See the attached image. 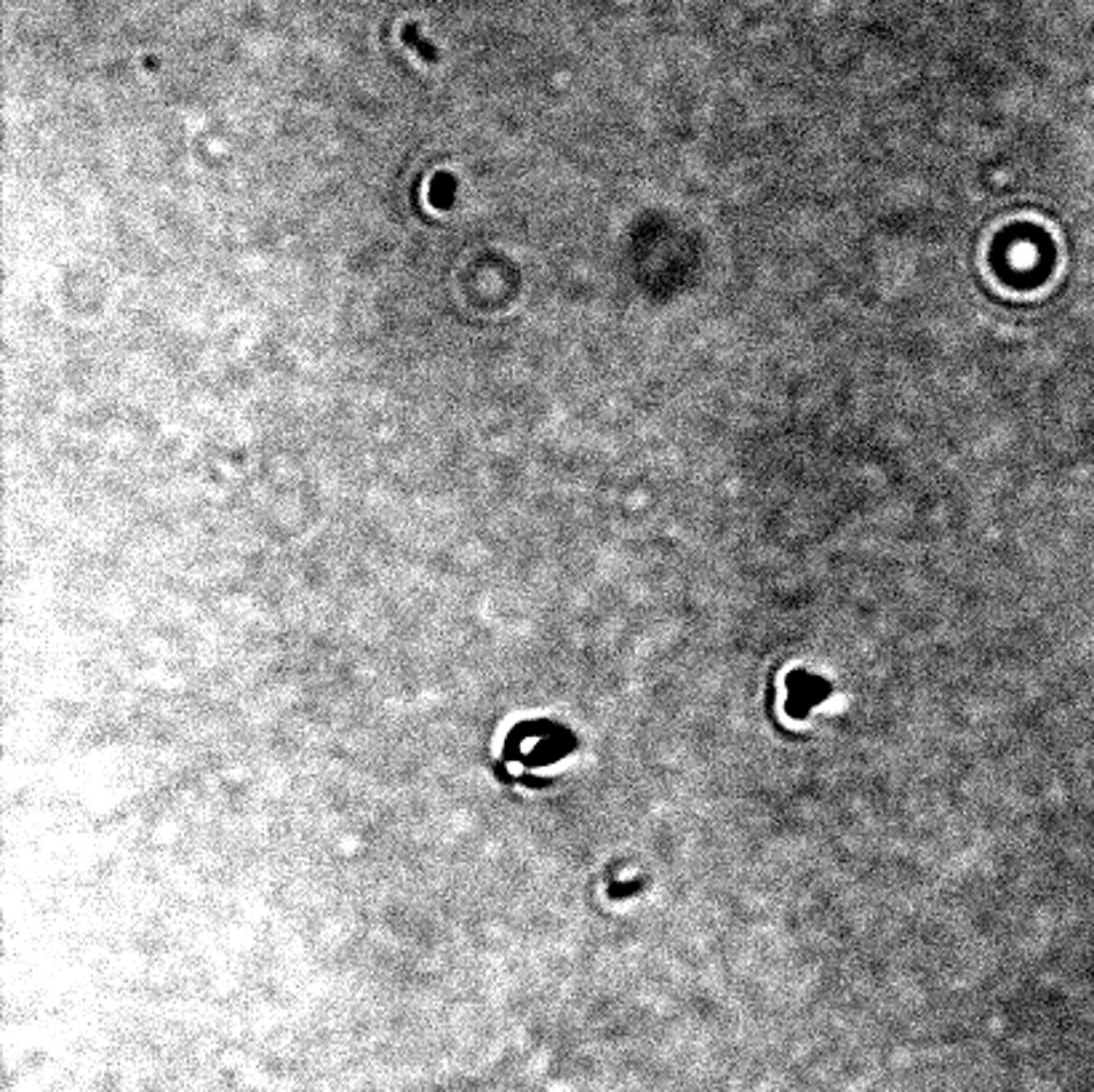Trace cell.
Instances as JSON below:
<instances>
[{"label":"cell","mask_w":1094,"mask_h":1092,"mask_svg":"<svg viewBox=\"0 0 1094 1092\" xmlns=\"http://www.w3.org/2000/svg\"><path fill=\"white\" fill-rule=\"evenodd\" d=\"M825 695H828L825 684L817 681V679H812V676H806V673H798V676L790 681V706H793V713H804L806 708H812L820 698H825Z\"/></svg>","instance_id":"1"}]
</instances>
